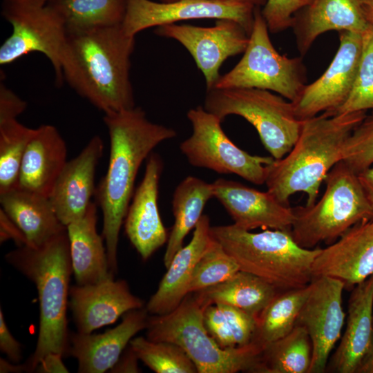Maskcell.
Returning <instances> with one entry per match:
<instances>
[{
	"instance_id": "cell-1",
	"label": "cell",
	"mask_w": 373,
	"mask_h": 373,
	"mask_svg": "<svg viewBox=\"0 0 373 373\" xmlns=\"http://www.w3.org/2000/svg\"><path fill=\"white\" fill-rule=\"evenodd\" d=\"M110 138V157L106 175L95 189L96 204L103 214L102 237L110 271L117 270V246L121 227L133 195L139 169L153 150L177 136L170 127L150 121L145 111L135 106L104 114Z\"/></svg>"
},
{
	"instance_id": "cell-2",
	"label": "cell",
	"mask_w": 373,
	"mask_h": 373,
	"mask_svg": "<svg viewBox=\"0 0 373 373\" xmlns=\"http://www.w3.org/2000/svg\"><path fill=\"white\" fill-rule=\"evenodd\" d=\"M122 25L68 35L61 55L64 79L104 114L135 106L130 79L135 37Z\"/></svg>"
},
{
	"instance_id": "cell-3",
	"label": "cell",
	"mask_w": 373,
	"mask_h": 373,
	"mask_svg": "<svg viewBox=\"0 0 373 373\" xmlns=\"http://www.w3.org/2000/svg\"><path fill=\"white\" fill-rule=\"evenodd\" d=\"M365 116V111L323 113L302 120L291 151L267 166V191L285 205L298 192L307 195L305 205L314 204L327 175L342 160L346 140Z\"/></svg>"
},
{
	"instance_id": "cell-4",
	"label": "cell",
	"mask_w": 373,
	"mask_h": 373,
	"mask_svg": "<svg viewBox=\"0 0 373 373\" xmlns=\"http://www.w3.org/2000/svg\"><path fill=\"white\" fill-rule=\"evenodd\" d=\"M5 259L35 284L38 294V338L35 352L24 363L26 372H32L47 354L68 352L66 312L73 267L67 228L41 246L18 247Z\"/></svg>"
},
{
	"instance_id": "cell-5",
	"label": "cell",
	"mask_w": 373,
	"mask_h": 373,
	"mask_svg": "<svg viewBox=\"0 0 373 373\" xmlns=\"http://www.w3.org/2000/svg\"><path fill=\"white\" fill-rule=\"evenodd\" d=\"M211 233L240 270L260 277L278 289L301 288L313 279L312 265L321 248L300 247L289 230L251 232L232 224L211 227Z\"/></svg>"
},
{
	"instance_id": "cell-6",
	"label": "cell",
	"mask_w": 373,
	"mask_h": 373,
	"mask_svg": "<svg viewBox=\"0 0 373 373\" xmlns=\"http://www.w3.org/2000/svg\"><path fill=\"white\" fill-rule=\"evenodd\" d=\"M204 307L189 293L173 311L149 317L146 338L180 346L195 365L198 373H261L262 349L254 342L222 348L209 334L203 319Z\"/></svg>"
},
{
	"instance_id": "cell-7",
	"label": "cell",
	"mask_w": 373,
	"mask_h": 373,
	"mask_svg": "<svg viewBox=\"0 0 373 373\" xmlns=\"http://www.w3.org/2000/svg\"><path fill=\"white\" fill-rule=\"evenodd\" d=\"M324 182L325 189L318 202L293 208L290 233L305 249H314L322 242L329 245L356 223L373 218L358 174L343 161L330 170Z\"/></svg>"
},
{
	"instance_id": "cell-8",
	"label": "cell",
	"mask_w": 373,
	"mask_h": 373,
	"mask_svg": "<svg viewBox=\"0 0 373 373\" xmlns=\"http://www.w3.org/2000/svg\"><path fill=\"white\" fill-rule=\"evenodd\" d=\"M205 110L222 122L238 115L249 122L275 160L285 156L296 142L302 120L295 115L291 102L273 92L254 88L207 90Z\"/></svg>"
},
{
	"instance_id": "cell-9",
	"label": "cell",
	"mask_w": 373,
	"mask_h": 373,
	"mask_svg": "<svg viewBox=\"0 0 373 373\" xmlns=\"http://www.w3.org/2000/svg\"><path fill=\"white\" fill-rule=\"evenodd\" d=\"M260 8H255L252 29L243 56L213 88H254L274 92L294 102L306 86L300 57L280 54L273 46Z\"/></svg>"
},
{
	"instance_id": "cell-10",
	"label": "cell",
	"mask_w": 373,
	"mask_h": 373,
	"mask_svg": "<svg viewBox=\"0 0 373 373\" xmlns=\"http://www.w3.org/2000/svg\"><path fill=\"white\" fill-rule=\"evenodd\" d=\"M1 14L12 30L0 47V65L10 64L30 52H40L50 61L60 85L64 79L61 55L68 34L49 0H2Z\"/></svg>"
},
{
	"instance_id": "cell-11",
	"label": "cell",
	"mask_w": 373,
	"mask_h": 373,
	"mask_svg": "<svg viewBox=\"0 0 373 373\" xmlns=\"http://www.w3.org/2000/svg\"><path fill=\"white\" fill-rule=\"evenodd\" d=\"M186 117L192 133L180 149L191 166L236 174L255 184L265 183L267 166L273 157L251 155L237 146L222 130V121L203 106L191 108Z\"/></svg>"
},
{
	"instance_id": "cell-12",
	"label": "cell",
	"mask_w": 373,
	"mask_h": 373,
	"mask_svg": "<svg viewBox=\"0 0 373 373\" xmlns=\"http://www.w3.org/2000/svg\"><path fill=\"white\" fill-rule=\"evenodd\" d=\"M155 32L176 40L188 50L204 77L207 90L214 88L223 62L244 52L249 39L246 30L229 19H217L211 27L166 24L157 27Z\"/></svg>"
},
{
	"instance_id": "cell-13",
	"label": "cell",
	"mask_w": 373,
	"mask_h": 373,
	"mask_svg": "<svg viewBox=\"0 0 373 373\" xmlns=\"http://www.w3.org/2000/svg\"><path fill=\"white\" fill-rule=\"evenodd\" d=\"M345 284L329 276L314 277L310 291L297 318L312 345L309 373L325 372L330 353L341 336L345 313L343 308Z\"/></svg>"
},
{
	"instance_id": "cell-14",
	"label": "cell",
	"mask_w": 373,
	"mask_h": 373,
	"mask_svg": "<svg viewBox=\"0 0 373 373\" xmlns=\"http://www.w3.org/2000/svg\"><path fill=\"white\" fill-rule=\"evenodd\" d=\"M361 50L362 34L339 32V47L327 68L291 102L298 119L333 113L345 103L354 82Z\"/></svg>"
},
{
	"instance_id": "cell-15",
	"label": "cell",
	"mask_w": 373,
	"mask_h": 373,
	"mask_svg": "<svg viewBox=\"0 0 373 373\" xmlns=\"http://www.w3.org/2000/svg\"><path fill=\"white\" fill-rule=\"evenodd\" d=\"M255 8L216 0H179L173 2L127 0L122 28L135 37L152 27L194 19H229L239 23L250 35Z\"/></svg>"
},
{
	"instance_id": "cell-16",
	"label": "cell",
	"mask_w": 373,
	"mask_h": 373,
	"mask_svg": "<svg viewBox=\"0 0 373 373\" xmlns=\"http://www.w3.org/2000/svg\"><path fill=\"white\" fill-rule=\"evenodd\" d=\"M163 166L160 155L152 152L146 159L143 179L133 195L124 220L127 237L143 260L151 257L169 238L158 207Z\"/></svg>"
},
{
	"instance_id": "cell-17",
	"label": "cell",
	"mask_w": 373,
	"mask_h": 373,
	"mask_svg": "<svg viewBox=\"0 0 373 373\" xmlns=\"http://www.w3.org/2000/svg\"><path fill=\"white\" fill-rule=\"evenodd\" d=\"M213 198L224 207L237 227L251 231L289 230L293 208L280 202L268 191H260L240 182L218 178L213 183Z\"/></svg>"
},
{
	"instance_id": "cell-18",
	"label": "cell",
	"mask_w": 373,
	"mask_h": 373,
	"mask_svg": "<svg viewBox=\"0 0 373 373\" xmlns=\"http://www.w3.org/2000/svg\"><path fill=\"white\" fill-rule=\"evenodd\" d=\"M312 276L341 280L354 287L373 275V218L361 221L334 242L321 249L312 265Z\"/></svg>"
},
{
	"instance_id": "cell-19",
	"label": "cell",
	"mask_w": 373,
	"mask_h": 373,
	"mask_svg": "<svg viewBox=\"0 0 373 373\" xmlns=\"http://www.w3.org/2000/svg\"><path fill=\"white\" fill-rule=\"evenodd\" d=\"M127 283L114 278L90 285L70 287V307L78 332L92 333L114 323L129 311L142 308Z\"/></svg>"
},
{
	"instance_id": "cell-20",
	"label": "cell",
	"mask_w": 373,
	"mask_h": 373,
	"mask_svg": "<svg viewBox=\"0 0 373 373\" xmlns=\"http://www.w3.org/2000/svg\"><path fill=\"white\" fill-rule=\"evenodd\" d=\"M103 151L102 138L95 135L78 155L67 161L58 176L48 198L64 226L81 218L91 203L96 168Z\"/></svg>"
},
{
	"instance_id": "cell-21",
	"label": "cell",
	"mask_w": 373,
	"mask_h": 373,
	"mask_svg": "<svg viewBox=\"0 0 373 373\" xmlns=\"http://www.w3.org/2000/svg\"><path fill=\"white\" fill-rule=\"evenodd\" d=\"M148 312L140 308L123 315L122 322L102 334L72 333L69 334L67 354L78 362V372L103 373L110 370L133 337L146 329Z\"/></svg>"
},
{
	"instance_id": "cell-22",
	"label": "cell",
	"mask_w": 373,
	"mask_h": 373,
	"mask_svg": "<svg viewBox=\"0 0 373 373\" xmlns=\"http://www.w3.org/2000/svg\"><path fill=\"white\" fill-rule=\"evenodd\" d=\"M370 26L361 0H312L294 16L297 49L307 53L323 33L337 30L362 34Z\"/></svg>"
},
{
	"instance_id": "cell-23",
	"label": "cell",
	"mask_w": 373,
	"mask_h": 373,
	"mask_svg": "<svg viewBox=\"0 0 373 373\" xmlns=\"http://www.w3.org/2000/svg\"><path fill=\"white\" fill-rule=\"evenodd\" d=\"M373 340V275L353 287L346 327L329 365L338 373H356Z\"/></svg>"
},
{
	"instance_id": "cell-24",
	"label": "cell",
	"mask_w": 373,
	"mask_h": 373,
	"mask_svg": "<svg viewBox=\"0 0 373 373\" xmlns=\"http://www.w3.org/2000/svg\"><path fill=\"white\" fill-rule=\"evenodd\" d=\"M210 220L202 215L190 242L174 256L158 288L146 304L152 315H164L175 309L189 294V286L197 262L211 244Z\"/></svg>"
},
{
	"instance_id": "cell-25",
	"label": "cell",
	"mask_w": 373,
	"mask_h": 373,
	"mask_svg": "<svg viewBox=\"0 0 373 373\" xmlns=\"http://www.w3.org/2000/svg\"><path fill=\"white\" fill-rule=\"evenodd\" d=\"M66 155V142L54 126L35 128L23 155L17 188L49 198L67 162Z\"/></svg>"
},
{
	"instance_id": "cell-26",
	"label": "cell",
	"mask_w": 373,
	"mask_h": 373,
	"mask_svg": "<svg viewBox=\"0 0 373 373\" xmlns=\"http://www.w3.org/2000/svg\"><path fill=\"white\" fill-rule=\"evenodd\" d=\"M97 204L67 227L73 272L77 285L98 283L114 278L110 271L104 238L97 230Z\"/></svg>"
},
{
	"instance_id": "cell-27",
	"label": "cell",
	"mask_w": 373,
	"mask_h": 373,
	"mask_svg": "<svg viewBox=\"0 0 373 373\" xmlns=\"http://www.w3.org/2000/svg\"><path fill=\"white\" fill-rule=\"evenodd\" d=\"M0 204L23 232L29 246H41L66 229L48 197L16 188L0 194Z\"/></svg>"
},
{
	"instance_id": "cell-28",
	"label": "cell",
	"mask_w": 373,
	"mask_h": 373,
	"mask_svg": "<svg viewBox=\"0 0 373 373\" xmlns=\"http://www.w3.org/2000/svg\"><path fill=\"white\" fill-rule=\"evenodd\" d=\"M278 290L260 277L239 270L225 281L193 294L204 307L220 303L257 318Z\"/></svg>"
},
{
	"instance_id": "cell-29",
	"label": "cell",
	"mask_w": 373,
	"mask_h": 373,
	"mask_svg": "<svg viewBox=\"0 0 373 373\" xmlns=\"http://www.w3.org/2000/svg\"><path fill=\"white\" fill-rule=\"evenodd\" d=\"M213 198L212 183L189 175L176 186L172 199L174 223L164 256L167 268L175 254L183 247L185 236L195 228L207 202Z\"/></svg>"
},
{
	"instance_id": "cell-30",
	"label": "cell",
	"mask_w": 373,
	"mask_h": 373,
	"mask_svg": "<svg viewBox=\"0 0 373 373\" xmlns=\"http://www.w3.org/2000/svg\"><path fill=\"white\" fill-rule=\"evenodd\" d=\"M68 35L122 25L127 0H49Z\"/></svg>"
},
{
	"instance_id": "cell-31",
	"label": "cell",
	"mask_w": 373,
	"mask_h": 373,
	"mask_svg": "<svg viewBox=\"0 0 373 373\" xmlns=\"http://www.w3.org/2000/svg\"><path fill=\"white\" fill-rule=\"evenodd\" d=\"M309 291L310 283L301 288L278 293L257 317L253 342L263 350L266 345L289 333L296 325Z\"/></svg>"
},
{
	"instance_id": "cell-32",
	"label": "cell",
	"mask_w": 373,
	"mask_h": 373,
	"mask_svg": "<svg viewBox=\"0 0 373 373\" xmlns=\"http://www.w3.org/2000/svg\"><path fill=\"white\" fill-rule=\"evenodd\" d=\"M312 345L305 328L296 325L285 336L262 352L261 373H309Z\"/></svg>"
},
{
	"instance_id": "cell-33",
	"label": "cell",
	"mask_w": 373,
	"mask_h": 373,
	"mask_svg": "<svg viewBox=\"0 0 373 373\" xmlns=\"http://www.w3.org/2000/svg\"><path fill=\"white\" fill-rule=\"evenodd\" d=\"M203 319L209 334L222 348L242 347L253 342L257 318L235 307L220 303L207 305Z\"/></svg>"
},
{
	"instance_id": "cell-34",
	"label": "cell",
	"mask_w": 373,
	"mask_h": 373,
	"mask_svg": "<svg viewBox=\"0 0 373 373\" xmlns=\"http://www.w3.org/2000/svg\"><path fill=\"white\" fill-rule=\"evenodd\" d=\"M35 132L17 119L0 123V194L18 187L21 162Z\"/></svg>"
},
{
	"instance_id": "cell-35",
	"label": "cell",
	"mask_w": 373,
	"mask_h": 373,
	"mask_svg": "<svg viewBox=\"0 0 373 373\" xmlns=\"http://www.w3.org/2000/svg\"><path fill=\"white\" fill-rule=\"evenodd\" d=\"M129 345L138 358L157 373L198 372L186 353L174 343L139 336L132 338Z\"/></svg>"
},
{
	"instance_id": "cell-36",
	"label": "cell",
	"mask_w": 373,
	"mask_h": 373,
	"mask_svg": "<svg viewBox=\"0 0 373 373\" xmlns=\"http://www.w3.org/2000/svg\"><path fill=\"white\" fill-rule=\"evenodd\" d=\"M373 110V28L362 33V50L357 73L345 103L329 115ZM328 114V113H327Z\"/></svg>"
},
{
	"instance_id": "cell-37",
	"label": "cell",
	"mask_w": 373,
	"mask_h": 373,
	"mask_svg": "<svg viewBox=\"0 0 373 373\" xmlns=\"http://www.w3.org/2000/svg\"><path fill=\"white\" fill-rule=\"evenodd\" d=\"M240 269L234 259L213 238L197 262L189 286V294L221 283Z\"/></svg>"
},
{
	"instance_id": "cell-38",
	"label": "cell",
	"mask_w": 373,
	"mask_h": 373,
	"mask_svg": "<svg viewBox=\"0 0 373 373\" xmlns=\"http://www.w3.org/2000/svg\"><path fill=\"white\" fill-rule=\"evenodd\" d=\"M341 161L357 174L372 166L373 114L366 115L346 140Z\"/></svg>"
},
{
	"instance_id": "cell-39",
	"label": "cell",
	"mask_w": 373,
	"mask_h": 373,
	"mask_svg": "<svg viewBox=\"0 0 373 373\" xmlns=\"http://www.w3.org/2000/svg\"><path fill=\"white\" fill-rule=\"evenodd\" d=\"M312 0H267L261 10L269 31L277 33L291 28L294 16Z\"/></svg>"
},
{
	"instance_id": "cell-40",
	"label": "cell",
	"mask_w": 373,
	"mask_h": 373,
	"mask_svg": "<svg viewBox=\"0 0 373 373\" xmlns=\"http://www.w3.org/2000/svg\"><path fill=\"white\" fill-rule=\"evenodd\" d=\"M26 107L27 103L1 81L0 123L17 119V117L26 110Z\"/></svg>"
},
{
	"instance_id": "cell-41",
	"label": "cell",
	"mask_w": 373,
	"mask_h": 373,
	"mask_svg": "<svg viewBox=\"0 0 373 373\" xmlns=\"http://www.w3.org/2000/svg\"><path fill=\"white\" fill-rule=\"evenodd\" d=\"M0 350L15 363L19 362L21 359V345L10 333L1 309H0Z\"/></svg>"
},
{
	"instance_id": "cell-42",
	"label": "cell",
	"mask_w": 373,
	"mask_h": 373,
	"mask_svg": "<svg viewBox=\"0 0 373 373\" xmlns=\"http://www.w3.org/2000/svg\"><path fill=\"white\" fill-rule=\"evenodd\" d=\"M12 240L17 247L28 245V241L18 226L0 209V242Z\"/></svg>"
},
{
	"instance_id": "cell-43",
	"label": "cell",
	"mask_w": 373,
	"mask_h": 373,
	"mask_svg": "<svg viewBox=\"0 0 373 373\" xmlns=\"http://www.w3.org/2000/svg\"><path fill=\"white\" fill-rule=\"evenodd\" d=\"M63 354L57 352L47 354L40 361L35 371L41 373H68L62 357Z\"/></svg>"
},
{
	"instance_id": "cell-44",
	"label": "cell",
	"mask_w": 373,
	"mask_h": 373,
	"mask_svg": "<svg viewBox=\"0 0 373 373\" xmlns=\"http://www.w3.org/2000/svg\"><path fill=\"white\" fill-rule=\"evenodd\" d=\"M138 357L130 347L125 348L115 365L110 370V372H139L137 365Z\"/></svg>"
},
{
	"instance_id": "cell-45",
	"label": "cell",
	"mask_w": 373,
	"mask_h": 373,
	"mask_svg": "<svg viewBox=\"0 0 373 373\" xmlns=\"http://www.w3.org/2000/svg\"><path fill=\"white\" fill-rule=\"evenodd\" d=\"M358 178L373 210V166L358 173Z\"/></svg>"
},
{
	"instance_id": "cell-46",
	"label": "cell",
	"mask_w": 373,
	"mask_h": 373,
	"mask_svg": "<svg viewBox=\"0 0 373 373\" xmlns=\"http://www.w3.org/2000/svg\"><path fill=\"white\" fill-rule=\"evenodd\" d=\"M15 363L10 362L8 360L1 358L0 359V372H14L19 373L22 372H26V367L25 364L17 365L14 364Z\"/></svg>"
},
{
	"instance_id": "cell-47",
	"label": "cell",
	"mask_w": 373,
	"mask_h": 373,
	"mask_svg": "<svg viewBox=\"0 0 373 373\" xmlns=\"http://www.w3.org/2000/svg\"><path fill=\"white\" fill-rule=\"evenodd\" d=\"M356 373H373V340L371 347L358 368Z\"/></svg>"
},
{
	"instance_id": "cell-48",
	"label": "cell",
	"mask_w": 373,
	"mask_h": 373,
	"mask_svg": "<svg viewBox=\"0 0 373 373\" xmlns=\"http://www.w3.org/2000/svg\"><path fill=\"white\" fill-rule=\"evenodd\" d=\"M225 3L248 6L254 8L263 7L267 0H216Z\"/></svg>"
},
{
	"instance_id": "cell-49",
	"label": "cell",
	"mask_w": 373,
	"mask_h": 373,
	"mask_svg": "<svg viewBox=\"0 0 373 373\" xmlns=\"http://www.w3.org/2000/svg\"><path fill=\"white\" fill-rule=\"evenodd\" d=\"M362 2L367 20L373 28V1Z\"/></svg>"
},
{
	"instance_id": "cell-50",
	"label": "cell",
	"mask_w": 373,
	"mask_h": 373,
	"mask_svg": "<svg viewBox=\"0 0 373 373\" xmlns=\"http://www.w3.org/2000/svg\"><path fill=\"white\" fill-rule=\"evenodd\" d=\"M159 1L161 2H173V1H176L179 0H159Z\"/></svg>"
},
{
	"instance_id": "cell-51",
	"label": "cell",
	"mask_w": 373,
	"mask_h": 373,
	"mask_svg": "<svg viewBox=\"0 0 373 373\" xmlns=\"http://www.w3.org/2000/svg\"><path fill=\"white\" fill-rule=\"evenodd\" d=\"M362 1H372L373 0H361Z\"/></svg>"
}]
</instances>
